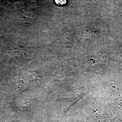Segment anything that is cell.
I'll return each instance as SVG.
<instances>
[{"label":"cell","mask_w":122,"mask_h":122,"mask_svg":"<svg viewBox=\"0 0 122 122\" xmlns=\"http://www.w3.org/2000/svg\"><path fill=\"white\" fill-rule=\"evenodd\" d=\"M55 2L58 5H63L65 4L66 0H55Z\"/></svg>","instance_id":"1"}]
</instances>
